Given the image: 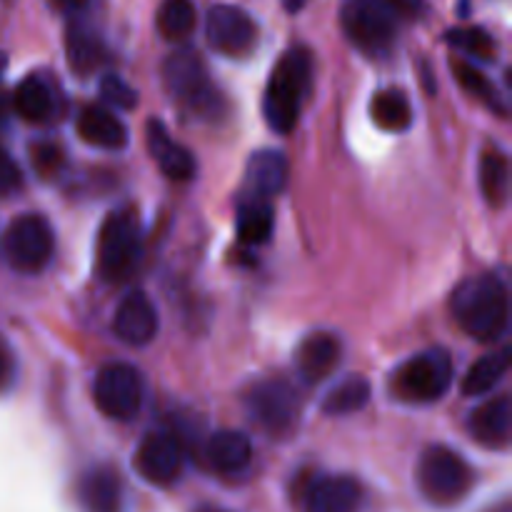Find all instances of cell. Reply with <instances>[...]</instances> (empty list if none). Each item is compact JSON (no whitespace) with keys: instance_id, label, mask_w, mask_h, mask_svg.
<instances>
[{"instance_id":"6da1fadb","label":"cell","mask_w":512,"mask_h":512,"mask_svg":"<svg viewBox=\"0 0 512 512\" xmlns=\"http://www.w3.org/2000/svg\"><path fill=\"white\" fill-rule=\"evenodd\" d=\"M450 310L465 335L480 343H495L510 328L508 285L493 273L465 280L455 288Z\"/></svg>"},{"instance_id":"7a4b0ae2","label":"cell","mask_w":512,"mask_h":512,"mask_svg":"<svg viewBox=\"0 0 512 512\" xmlns=\"http://www.w3.org/2000/svg\"><path fill=\"white\" fill-rule=\"evenodd\" d=\"M313 78V58L305 48H290L270 73L263 95L265 123L280 135H288L298 125L305 95Z\"/></svg>"},{"instance_id":"3957f363","label":"cell","mask_w":512,"mask_h":512,"mask_svg":"<svg viewBox=\"0 0 512 512\" xmlns=\"http://www.w3.org/2000/svg\"><path fill=\"white\" fill-rule=\"evenodd\" d=\"M163 83L170 98L195 118L213 120L225 110L223 95L208 78L205 63L193 50H178L163 65Z\"/></svg>"},{"instance_id":"277c9868","label":"cell","mask_w":512,"mask_h":512,"mask_svg":"<svg viewBox=\"0 0 512 512\" xmlns=\"http://www.w3.org/2000/svg\"><path fill=\"white\" fill-rule=\"evenodd\" d=\"M400 20L403 15L390 0H348L340 13L345 38L370 58L385 55L393 48Z\"/></svg>"},{"instance_id":"5b68a950","label":"cell","mask_w":512,"mask_h":512,"mask_svg":"<svg viewBox=\"0 0 512 512\" xmlns=\"http://www.w3.org/2000/svg\"><path fill=\"white\" fill-rule=\"evenodd\" d=\"M473 470L465 458L445 445H430L418 463V488L438 508H453L473 488Z\"/></svg>"},{"instance_id":"8992f818","label":"cell","mask_w":512,"mask_h":512,"mask_svg":"<svg viewBox=\"0 0 512 512\" xmlns=\"http://www.w3.org/2000/svg\"><path fill=\"white\" fill-rule=\"evenodd\" d=\"M453 375L455 368L448 350L430 348L395 370L390 378V390L403 403H435L448 393V388L453 385Z\"/></svg>"},{"instance_id":"52a82bcc","label":"cell","mask_w":512,"mask_h":512,"mask_svg":"<svg viewBox=\"0 0 512 512\" xmlns=\"http://www.w3.org/2000/svg\"><path fill=\"white\" fill-rule=\"evenodd\" d=\"M140 228L130 210L108 215L98 235V273L105 283H123L140 263Z\"/></svg>"},{"instance_id":"ba28073f","label":"cell","mask_w":512,"mask_h":512,"mask_svg":"<svg viewBox=\"0 0 512 512\" xmlns=\"http://www.w3.org/2000/svg\"><path fill=\"white\" fill-rule=\"evenodd\" d=\"M0 245H3V258L10 268L35 275L53 258L55 238L43 215L25 213L5 228Z\"/></svg>"},{"instance_id":"9c48e42d","label":"cell","mask_w":512,"mask_h":512,"mask_svg":"<svg viewBox=\"0 0 512 512\" xmlns=\"http://www.w3.org/2000/svg\"><path fill=\"white\" fill-rule=\"evenodd\" d=\"M93 398L105 418L128 423L143 408V378L133 365L110 363L95 375Z\"/></svg>"},{"instance_id":"30bf717a","label":"cell","mask_w":512,"mask_h":512,"mask_svg":"<svg viewBox=\"0 0 512 512\" xmlns=\"http://www.w3.org/2000/svg\"><path fill=\"white\" fill-rule=\"evenodd\" d=\"M245 405L255 425L273 438H285L298 428L300 400L283 380H263L253 385L245 395Z\"/></svg>"},{"instance_id":"8fae6325","label":"cell","mask_w":512,"mask_h":512,"mask_svg":"<svg viewBox=\"0 0 512 512\" xmlns=\"http://www.w3.org/2000/svg\"><path fill=\"white\" fill-rule=\"evenodd\" d=\"M205 35H208L210 48L230 55V58H238L253 48L258 40V28L243 8L213 5L208 10V20H205Z\"/></svg>"},{"instance_id":"7c38bea8","label":"cell","mask_w":512,"mask_h":512,"mask_svg":"<svg viewBox=\"0 0 512 512\" xmlns=\"http://www.w3.org/2000/svg\"><path fill=\"white\" fill-rule=\"evenodd\" d=\"M185 453L173 433H150L135 453V470L153 485H173L183 473Z\"/></svg>"},{"instance_id":"4fadbf2b","label":"cell","mask_w":512,"mask_h":512,"mask_svg":"<svg viewBox=\"0 0 512 512\" xmlns=\"http://www.w3.org/2000/svg\"><path fill=\"white\" fill-rule=\"evenodd\" d=\"M363 488L350 475H320L303 493L305 512H360Z\"/></svg>"},{"instance_id":"5bb4252c","label":"cell","mask_w":512,"mask_h":512,"mask_svg":"<svg viewBox=\"0 0 512 512\" xmlns=\"http://www.w3.org/2000/svg\"><path fill=\"white\" fill-rule=\"evenodd\" d=\"M113 330L120 343L133 345V348L148 345L158 335V313H155V305L145 298V293L135 290V293L125 295L123 303L115 310Z\"/></svg>"},{"instance_id":"9a60e30c","label":"cell","mask_w":512,"mask_h":512,"mask_svg":"<svg viewBox=\"0 0 512 512\" xmlns=\"http://www.w3.org/2000/svg\"><path fill=\"white\" fill-rule=\"evenodd\" d=\"M468 433L483 448H508L512 435V403L508 395H498L475 408L468 418Z\"/></svg>"},{"instance_id":"2e32d148","label":"cell","mask_w":512,"mask_h":512,"mask_svg":"<svg viewBox=\"0 0 512 512\" xmlns=\"http://www.w3.org/2000/svg\"><path fill=\"white\" fill-rule=\"evenodd\" d=\"M145 143H148L150 158L155 160L160 170H163L165 178L170 180H190L195 175V158L185 145H180L178 140L170 138V133L165 130V125L160 120H148L145 125Z\"/></svg>"},{"instance_id":"e0dca14e","label":"cell","mask_w":512,"mask_h":512,"mask_svg":"<svg viewBox=\"0 0 512 512\" xmlns=\"http://www.w3.org/2000/svg\"><path fill=\"white\" fill-rule=\"evenodd\" d=\"M340 340L330 333H315L300 343L295 355V368L303 383L318 385L333 375L340 363Z\"/></svg>"},{"instance_id":"ac0fdd59","label":"cell","mask_w":512,"mask_h":512,"mask_svg":"<svg viewBox=\"0 0 512 512\" xmlns=\"http://www.w3.org/2000/svg\"><path fill=\"white\" fill-rule=\"evenodd\" d=\"M288 160L278 150H260L250 155L245 168V190L250 198H273L288 183Z\"/></svg>"},{"instance_id":"d6986e66","label":"cell","mask_w":512,"mask_h":512,"mask_svg":"<svg viewBox=\"0 0 512 512\" xmlns=\"http://www.w3.org/2000/svg\"><path fill=\"white\" fill-rule=\"evenodd\" d=\"M78 135L93 148L120 150L128 145V128L105 105H88L78 115Z\"/></svg>"},{"instance_id":"ffe728a7","label":"cell","mask_w":512,"mask_h":512,"mask_svg":"<svg viewBox=\"0 0 512 512\" xmlns=\"http://www.w3.org/2000/svg\"><path fill=\"white\" fill-rule=\"evenodd\" d=\"M85 512H123V483L110 468H93L83 475L78 488Z\"/></svg>"},{"instance_id":"44dd1931","label":"cell","mask_w":512,"mask_h":512,"mask_svg":"<svg viewBox=\"0 0 512 512\" xmlns=\"http://www.w3.org/2000/svg\"><path fill=\"white\" fill-rule=\"evenodd\" d=\"M205 460L215 473L235 475L243 473L253 460V445L243 433L235 430H218L210 435L208 445H205Z\"/></svg>"},{"instance_id":"7402d4cb","label":"cell","mask_w":512,"mask_h":512,"mask_svg":"<svg viewBox=\"0 0 512 512\" xmlns=\"http://www.w3.org/2000/svg\"><path fill=\"white\" fill-rule=\"evenodd\" d=\"M13 108L28 123H48L55 115V95L43 78L28 75L15 88Z\"/></svg>"},{"instance_id":"603a6c76","label":"cell","mask_w":512,"mask_h":512,"mask_svg":"<svg viewBox=\"0 0 512 512\" xmlns=\"http://www.w3.org/2000/svg\"><path fill=\"white\" fill-rule=\"evenodd\" d=\"M65 48H68L70 68L78 73H90L98 68L105 60V48L100 35L95 33L93 25L83 23V20H73L68 28V38H65Z\"/></svg>"},{"instance_id":"cb8c5ba5","label":"cell","mask_w":512,"mask_h":512,"mask_svg":"<svg viewBox=\"0 0 512 512\" xmlns=\"http://www.w3.org/2000/svg\"><path fill=\"white\" fill-rule=\"evenodd\" d=\"M273 208L265 198H245L238 208V218H235V228H238V238L245 245H263L273 235Z\"/></svg>"},{"instance_id":"d4e9b609","label":"cell","mask_w":512,"mask_h":512,"mask_svg":"<svg viewBox=\"0 0 512 512\" xmlns=\"http://www.w3.org/2000/svg\"><path fill=\"white\" fill-rule=\"evenodd\" d=\"M480 188L493 208H503L510 193V163L500 148H488L480 158Z\"/></svg>"},{"instance_id":"484cf974","label":"cell","mask_w":512,"mask_h":512,"mask_svg":"<svg viewBox=\"0 0 512 512\" xmlns=\"http://www.w3.org/2000/svg\"><path fill=\"white\" fill-rule=\"evenodd\" d=\"M508 368H510V348L495 350V353L485 355V358H480L478 363L470 365V370L465 373L463 385H460V388H463V395H468V398H478V395L490 393V390L505 378Z\"/></svg>"},{"instance_id":"4316f807","label":"cell","mask_w":512,"mask_h":512,"mask_svg":"<svg viewBox=\"0 0 512 512\" xmlns=\"http://www.w3.org/2000/svg\"><path fill=\"white\" fill-rule=\"evenodd\" d=\"M370 115L388 133H403L413 125V108L400 90H380L370 103Z\"/></svg>"},{"instance_id":"83f0119b","label":"cell","mask_w":512,"mask_h":512,"mask_svg":"<svg viewBox=\"0 0 512 512\" xmlns=\"http://www.w3.org/2000/svg\"><path fill=\"white\" fill-rule=\"evenodd\" d=\"M370 400V383L360 375L345 378L335 385L323 400V413L328 415H353L363 410Z\"/></svg>"},{"instance_id":"f1b7e54d","label":"cell","mask_w":512,"mask_h":512,"mask_svg":"<svg viewBox=\"0 0 512 512\" xmlns=\"http://www.w3.org/2000/svg\"><path fill=\"white\" fill-rule=\"evenodd\" d=\"M195 5L193 0H163L158 8V33L165 40H185L195 30Z\"/></svg>"},{"instance_id":"f546056e","label":"cell","mask_w":512,"mask_h":512,"mask_svg":"<svg viewBox=\"0 0 512 512\" xmlns=\"http://www.w3.org/2000/svg\"><path fill=\"white\" fill-rule=\"evenodd\" d=\"M453 70H455V78H458V83L463 85V88L468 90L473 98H478L485 108H490L493 113H498L500 118H505V115H508V105H505V100L500 98V93L495 90V85L490 83V80L485 78L478 68H473V65L465 63V60H453Z\"/></svg>"},{"instance_id":"4dcf8cb0","label":"cell","mask_w":512,"mask_h":512,"mask_svg":"<svg viewBox=\"0 0 512 512\" xmlns=\"http://www.w3.org/2000/svg\"><path fill=\"white\" fill-rule=\"evenodd\" d=\"M448 43L470 58H495V40L483 28H455L448 33Z\"/></svg>"},{"instance_id":"1f68e13d","label":"cell","mask_w":512,"mask_h":512,"mask_svg":"<svg viewBox=\"0 0 512 512\" xmlns=\"http://www.w3.org/2000/svg\"><path fill=\"white\" fill-rule=\"evenodd\" d=\"M100 95H103L105 103L113 105V108L130 110L138 105V95H135V90L130 88L123 78H118V75H105L103 83H100Z\"/></svg>"},{"instance_id":"d6a6232c","label":"cell","mask_w":512,"mask_h":512,"mask_svg":"<svg viewBox=\"0 0 512 512\" xmlns=\"http://www.w3.org/2000/svg\"><path fill=\"white\" fill-rule=\"evenodd\" d=\"M20 185H23L20 168L15 165V160L10 158L3 148H0V198L18 193Z\"/></svg>"},{"instance_id":"836d02e7","label":"cell","mask_w":512,"mask_h":512,"mask_svg":"<svg viewBox=\"0 0 512 512\" xmlns=\"http://www.w3.org/2000/svg\"><path fill=\"white\" fill-rule=\"evenodd\" d=\"M33 163L35 170H38L43 178H50V175H55L60 170L63 155H60V150L53 148V145H38V148H33Z\"/></svg>"},{"instance_id":"e575fe53","label":"cell","mask_w":512,"mask_h":512,"mask_svg":"<svg viewBox=\"0 0 512 512\" xmlns=\"http://www.w3.org/2000/svg\"><path fill=\"white\" fill-rule=\"evenodd\" d=\"M15 380V355L13 350H10L8 340L0 335V393H5V390L13 385Z\"/></svg>"},{"instance_id":"d590c367","label":"cell","mask_w":512,"mask_h":512,"mask_svg":"<svg viewBox=\"0 0 512 512\" xmlns=\"http://www.w3.org/2000/svg\"><path fill=\"white\" fill-rule=\"evenodd\" d=\"M50 5H53L55 10H60V13H78V10H83L85 5H88V0H50Z\"/></svg>"},{"instance_id":"8d00e7d4","label":"cell","mask_w":512,"mask_h":512,"mask_svg":"<svg viewBox=\"0 0 512 512\" xmlns=\"http://www.w3.org/2000/svg\"><path fill=\"white\" fill-rule=\"evenodd\" d=\"M390 3L398 8V13L403 15V18H410V15L418 13L420 5H423V0H390Z\"/></svg>"},{"instance_id":"74e56055","label":"cell","mask_w":512,"mask_h":512,"mask_svg":"<svg viewBox=\"0 0 512 512\" xmlns=\"http://www.w3.org/2000/svg\"><path fill=\"white\" fill-rule=\"evenodd\" d=\"M305 3H308V0H283V8L288 10V13H298V10L305 8Z\"/></svg>"},{"instance_id":"f35d334b","label":"cell","mask_w":512,"mask_h":512,"mask_svg":"<svg viewBox=\"0 0 512 512\" xmlns=\"http://www.w3.org/2000/svg\"><path fill=\"white\" fill-rule=\"evenodd\" d=\"M198 512H225V510H218V508H205V510H198Z\"/></svg>"},{"instance_id":"ab89813d","label":"cell","mask_w":512,"mask_h":512,"mask_svg":"<svg viewBox=\"0 0 512 512\" xmlns=\"http://www.w3.org/2000/svg\"><path fill=\"white\" fill-rule=\"evenodd\" d=\"M3 65H5V58H3V55H0V70H3Z\"/></svg>"}]
</instances>
